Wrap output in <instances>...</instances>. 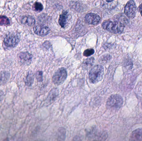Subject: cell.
Masks as SVG:
<instances>
[{
	"label": "cell",
	"instance_id": "10",
	"mask_svg": "<svg viewBox=\"0 0 142 141\" xmlns=\"http://www.w3.org/2000/svg\"><path fill=\"white\" fill-rule=\"evenodd\" d=\"M22 23L28 26H32L35 23V20L33 17L30 16H24L21 20Z\"/></svg>",
	"mask_w": 142,
	"mask_h": 141
},
{
	"label": "cell",
	"instance_id": "21",
	"mask_svg": "<svg viewBox=\"0 0 142 141\" xmlns=\"http://www.w3.org/2000/svg\"><path fill=\"white\" fill-rule=\"evenodd\" d=\"M4 97V94L2 91L0 90V103L3 100Z\"/></svg>",
	"mask_w": 142,
	"mask_h": 141
},
{
	"label": "cell",
	"instance_id": "24",
	"mask_svg": "<svg viewBox=\"0 0 142 141\" xmlns=\"http://www.w3.org/2000/svg\"><path fill=\"white\" fill-rule=\"evenodd\" d=\"M106 1L108 2H110L113 1V0H106Z\"/></svg>",
	"mask_w": 142,
	"mask_h": 141
},
{
	"label": "cell",
	"instance_id": "20",
	"mask_svg": "<svg viewBox=\"0 0 142 141\" xmlns=\"http://www.w3.org/2000/svg\"><path fill=\"white\" fill-rule=\"evenodd\" d=\"M36 78L38 81L42 82L43 81V72L42 71H38L36 73Z\"/></svg>",
	"mask_w": 142,
	"mask_h": 141
},
{
	"label": "cell",
	"instance_id": "4",
	"mask_svg": "<svg viewBox=\"0 0 142 141\" xmlns=\"http://www.w3.org/2000/svg\"><path fill=\"white\" fill-rule=\"evenodd\" d=\"M67 73L66 70L60 68L55 73L52 77L53 83L57 85H60L64 82L67 77Z\"/></svg>",
	"mask_w": 142,
	"mask_h": 141
},
{
	"label": "cell",
	"instance_id": "2",
	"mask_svg": "<svg viewBox=\"0 0 142 141\" xmlns=\"http://www.w3.org/2000/svg\"><path fill=\"white\" fill-rule=\"evenodd\" d=\"M104 68L101 65H96L89 72V78L91 82L95 84L100 81L104 75Z\"/></svg>",
	"mask_w": 142,
	"mask_h": 141
},
{
	"label": "cell",
	"instance_id": "12",
	"mask_svg": "<svg viewBox=\"0 0 142 141\" xmlns=\"http://www.w3.org/2000/svg\"><path fill=\"white\" fill-rule=\"evenodd\" d=\"M68 12H64L60 16L59 23L62 27H64L66 24L68 20Z\"/></svg>",
	"mask_w": 142,
	"mask_h": 141
},
{
	"label": "cell",
	"instance_id": "11",
	"mask_svg": "<svg viewBox=\"0 0 142 141\" xmlns=\"http://www.w3.org/2000/svg\"><path fill=\"white\" fill-rule=\"evenodd\" d=\"M18 57L22 61L30 62L32 59V55L28 52H21L18 55Z\"/></svg>",
	"mask_w": 142,
	"mask_h": 141
},
{
	"label": "cell",
	"instance_id": "15",
	"mask_svg": "<svg viewBox=\"0 0 142 141\" xmlns=\"http://www.w3.org/2000/svg\"><path fill=\"white\" fill-rule=\"evenodd\" d=\"M58 90H57V89L56 88L53 89L49 92L48 96V100L49 101H54L58 96Z\"/></svg>",
	"mask_w": 142,
	"mask_h": 141
},
{
	"label": "cell",
	"instance_id": "1",
	"mask_svg": "<svg viewBox=\"0 0 142 141\" xmlns=\"http://www.w3.org/2000/svg\"><path fill=\"white\" fill-rule=\"evenodd\" d=\"M102 27L104 29L110 32L113 33L119 34L123 32L125 24L119 21H107L103 23Z\"/></svg>",
	"mask_w": 142,
	"mask_h": 141
},
{
	"label": "cell",
	"instance_id": "5",
	"mask_svg": "<svg viewBox=\"0 0 142 141\" xmlns=\"http://www.w3.org/2000/svg\"><path fill=\"white\" fill-rule=\"evenodd\" d=\"M137 12L136 5L133 0H130L128 2L124 8V13L127 17L133 18L136 16Z\"/></svg>",
	"mask_w": 142,
	"mask_h": 141
},
{
	"label": "cell",
	"instance_id": "16",
	"mask_svg": "<svg viewBox=\"0 0 142 141\" xmlns=\"http://www.w3.org/2000/svg\"><path fill=\"white\" fill-rule=\"evenodd\" d=\"M33 81L34 76L33 74L32 73H29L28 75H27L25 80V84L28 86H30L33 83Z\"/></svg>",
	"mask_w": 142,
	"mask_h": 141
},
{
	"label": "cell",
	"instance_id": "14",
	"mask_svg": "<svg viewBox=\"0 0 142 141\" xmlns=\"http://www.w3.org/2000/svg\"><path fill=\"white\" fill-rule=\"evenodd\" d=\"M94 61V59L93 57H90L86 59L83 63V68L84 69H88L93 65Z\"/></svg>",
	"mask_w": 142,
	"mask_h": 141
},
{
	"label": "cell",
	"instance_id": "8",
	"mask_svg": "<svg viewBox=\"0 0 142 141\" xmlns=\"http://www.w3.org/2000/svg\"><path fill=\"white\" fill-rule=\"evenodd\" d=\"M85 20L89 24L95 25L100 23L101 18L98 15L96 14L89 13L85 16Z\"/></svg>",
	"mask_w": 142,
	"mask_h": 141
},
{
	"label": "cell",
	"instance_id": "19",
	"mask_svg": "<svg viewBox=\"0 0 142 141\" xmlns=\"http://www.w3.org/2000/svg\"><path fill=\"white\" fill-rule=\"evenodd\" d=\"M94 53V50L92 49V48H89V49H88L85 50L84 51V56H86V57H88V56H90L93 55Z\"/></svg>",
	"mask_w": 142,
	"mask_h": 141
},
{
	"label": "cell",
	"instance_id": "7",
	"mask_svg": "<svg viewBox=\"0 0 142 141\" xmlns=\"http://www.w3.org/2000/svg\"><path fill=\"white\" fill-rule=\"evenodd\" d=\"M34 31L36 35L39 36H44L47 35L49 32V28L42 24H37L33 28Z\"/></svg>",
	"mask_w": 142,
	"mask_h": 141
},
{
	"label": "cell",
	"instance_id": "23",
	"mask_svg": "<svg viewBox=\"0 0 142 141\" xmlns=\"http://www.w3.org/2000/svg\"><path fill=\"white\" fill-rule=\"evenodd\" d=\"M139 11L141 13V15L142 16V3L141 4V5H140L139 6Z\"/></svg>",
	"mask_w": 142,
	"mask_h": 141
},
{
	"label": "cell",
	"instance_id": "13",
	"mask_svg": "<svg viewBox=\"0 0 142 141\" xmlns=\"http://www.w3.org/2000/svg\"><path fill=\"white\" fill-rule=\"evenodd\" d=\"M10 77V74L8 72H0V85L4 84L8 81Z\"/></svg>",
	"mask_w": 142,
	"mask_h": 141
},
{
	"label": "cell",
	"instance_id": "3",
	"mask_svg": "<svg viewBox=\"0 0 142 141\" xmlns=\"http://www.w3.org/2000/svg\"><path fill=\"white\" fill-rule=\"evenodd\" d=\"M123 103L122 98L119 95H112L108 99L106 106L112 110H118L122 106Z\"/></svg>",
	"mask_w": 142,
	"mask_h": 141
},
{
	"label": "cell",
	"instance_id": "6",
	"mask_svg": "<svg viewBox=\"0 0 142 141\" xmlns=\"http://www.w3.org/2000/svg\"><path fill=\"white\" fill-rule=\"evenodd\" d=\"M19 41V38L17 36L14 35H9L5 38L4 43L7 47H14L17 45Z\"/></svg>",
	"mask_w": 142,
	"mask_h": 141
},
{
	"label": "cell",
	"instance_id": "18",
	"mask_svg": "<svg viewBox=\"0 0 142 141\" xmlns=\"http://www.w3.org/2000/svg\"><path fill=\"white\" fill-rule=\"evenodd\" d=\"M34 9L35 11L37 12H40L43 11V6L41 3L39 2H36L34 4Z\"/></svg>",
	"mask_w": 142,
	"mask_h": 141
},
{
	"label": "cell",
	"instance_id": "9",
	"mask_svg": "<svg viewBox=\"0 0 142 141\" xmlns=\"http://www.w3.org/2000/svg\"><path fill=\"white\" fill-rule=\"evenodd\" d=\"M130 140L142 141V129H138L134 130L130 136Z\"/></svg>",
	"mask_w": 142,
	"mask_h": 141
},
{
	"label": "cell",
	"instance_id": "17",
	"mask_svg": "<svg viewBox=\"0 0 142 141\" xmlns=\"http://www.w3.org/2000/svg\"><path fill=\"white\" fill-rule=\"evenodd\" d=\"M10 21L8 17L5 16H0V25H8Z\"/></svg>",
	"mask_w": 142,
	"mask_h": 141
},
{
	"label": "cell",
	"instance_id": "22",
	"mask_svg": "<svg viewBox=\"0 0 142 141\" xmlns=\"http://www.w3.org/2000/svg\"><path fill=\"white\" fill-rule=\"evenodd\" d=\"M103 59L104 60H109V59H110V56L108 55V56H104V57L103 58Z\"/></svg>",
	"mask_w": 142,
	"mask_h": 141
}]
</instances>
